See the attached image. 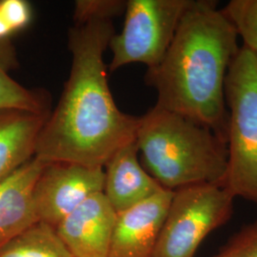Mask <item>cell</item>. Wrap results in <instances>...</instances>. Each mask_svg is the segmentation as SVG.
Instances as JSON below:
<instances>
[{
	"label": "cell",
	"mask_w": 257,
	"mask_h": 257,
	"mask_svg": "<svg viewBox=\"0 0 257 257\" xmlns=\"http://www.w3.org/2000/svg\"><path fill=\"white\" fill-rule=\"evenodd\" d=\"M0 12L13 33L27 27L32 19V10L24 0H2Z\"/></svg>",
	"instance_id": "17"
},
{
	"label": "cell",
	"mask_w": 257,
	"mask_h": 257,
	"mask_svg": "<svg viewBox=\"0 0 257 257\" xmlns=\"http://www.w3.org/2000/svg\"><path fill=\"white\" fill-rule=\"evenodd\" d=\"M228 170L223 188L257 205V56L239 48L225 79Z\"/></svg>",
	"instance_id": "4"
},
{
	"label": "cell",
	"mask_w": 257,
	"mask_h": 257,
	"mask_svg": "<svg viewBox=\"0 0 257 257\" xmlns=\"http://www.w3.org/2000/svg\"><path fill=\"white\" fill-rule=\"evenodd\" d=\"M104 168L71 162H47L35 187L39 222L55 228L84 201L103 193Z\"/></svg>",
	"instance_id": "7"
},
{
	"label": "cell",
	"mask_w": 257,
	"mask_h": 257,
	"mask_svg": "<svg viewBox=\"0 0 257 257\" xmlns=\"http://www.w3.org/2000/svg\"><path fill=\"white\" fill-rule=\"evenodd\" d=\"M237 37L215 1L193 0L162 61L145 75L157 93L156 106L209 127L226 144L225 79Z\"/></svg>",
	"instance_id": "2"
},
{
	"label": "cell",
	"mask_w": 257,
	"mask_h": 257,
	"mask_svg": "<svg viewBox=\"0 0 257 257\" xmlns=\"http://www.w3.org/2000/svg\"><path fill=\"white\" fill-rule=\"evenodd\" d=\"M126 3L116 0H80L75 2L74 22H82L90 19H111L122 10Z\"/></svg>",
	"instance_id": "16"
},
{
	"label": "cell",
	"mask_w": 257,
	"mask_h": 257,
	"mask_svg": "<svg viewBox=\"0 0 257 257\" xmlns=\"http://www.w3.org/2000/svg\"><path fill=\"white\" fill-rule=\"evenodd\" d=\"M237 35L257 56V0H230L221 9Z\"/></svg>",
	"instance_id": "15"
},
{
	"label": "cell",
	"mask_w": 257,
	"mask_h": 257,
	"mask_svg": "<svg viewBox=\"0 0 257 257\" xmlns=\"http://www.w3.org/2000/svg\"><path fill=\"white\" fill-rule=\"evenodd\" d=\"M46 163L34 156L0 181V248L39 222L35 187Z\"/></svg>",
	"instance_id": "10"
},
{
	"label": "cell",
	"mask_w": 257,
	"mask_h": 257,
	"mask_svg": "<svg viewBox=\"0 0 257 257\" xmlns=\"http://www.w3.org/2000/svg\"><path fill=\"white\" fill-rule=\"evenodd\" d=\"M211 257H257V238L240 239L232 236Z\"/></svg>",
	"instance_id": "18"
},
{
	"label": "cell",
	"mask_w": 257,
	"mask_h": 257,
	"mask_svg": "<svg viewBox=\"0 0 257 257\" xmlns=\"http://www.w3.org/2000/svg\"><path fill=\"white\" fill-rule=\"evenodd\" d=\"M50 112L0 110V181L35 156Z\"/></svg>",
	"instance_id": "12"
},
{
	"label": "cell",
	"mask_w": 257,
	"mask_h": 257,
	"mask_svg": "<svg viewBox=\"0 0 257 257\" xmlns=\"http://www.w3.org/2000/svg\"><path fill=\"white\" fill-rule=\"evenodd\" d=\"M174 191L163 189L145 201L116 212L109 257H154Z\"/></svg>",
	"instance_id": "8"
},
{
	"label": "cell",
	"mask_w": 257,
	"mask_h": 257,
	"mask_svg": "<svg viewBox=\"0 0 257 257\" xmlns=\"http://www.w3.org/2000/svg\"><path fill=\"white\" fill-rule=\"evenodd\" d=\"M233 202L230 193L217 185L174 191L154 257H194L204 239L230 220Z\"/></svg>",
	"instance_id": "5"
},
{
	"label": "cell",
	"mask_w": 257,
	"mask_h": 257,
	"mask_svg": "<svg viewBox=\"0 0 257 257\" xmlns=\"http://www.w3.org/2000/svg\"><path fill=\"white\" fill-rule=\"evenodd\" d=\"M104 174L103 193L115 212L143 202L164 189L141 165L137 139L110 156Z\"/></svg>",
	"instance_id": "11"
},
{
	"label": "cell",
	"mask_w": 257,
	"mask_h": 257,
	"mask_svg": "<svg viewBox=\"0 0 257 257\" xmlns=\"http://www.w3.org/2000/svg\"><path fill=\"white\" fill-rule=\"evenodd\" d=\"M113 35L109 19H87L71 28V72L39 134L37 158L104 168L117 150L137 139L140 117L118 109L108 84L104 53Z\"/></svg>",
	"instance_id": "1"
},
{
	"label": "cell",
	"mask_w": 257,
	"mask_h": 257,
	"mask_svg": "<svg viewBox=\"0 0 257 257\" xmlns=\"http://www.w3.org/2000/svg\"><path fill=\"white\" fill-rule=\"evenodd\" d=\"M13 34H14L13 31L11 30L8 23L6 22V20L4 19L1 12H0V41L6 39L7 37H10Z\"/></svg>",
	"instance_id": "20"
},
{
	"label": "cell",
	"mask_w": 257,
	"mask_h": 257,
	"mask_svg": "<svg viewBox=\"0 0 257 257\" xmlns=\"http://www.w3.org/2000/svg\"><path fill=\"white\" fill-rule=\"evenodd\" d=\"M233 236L240 239L257 238V219L242 228Z\"/></svg>",
	"instance_id": "19"
},
{
	"label": "cell",
	"mask_w": 257,
	"mask_h": 257,
	"mask_svg": "<svg viewBox=\"0 0 257 257\" xmlns=\"http://www.w3.org/2000/svg\"><path fill=\"white\" fill-rule=\"evenodd\" d=\"M193 0H130L119 35H113L109 70L114 72L131 63L148 69L159 64Z\"/></svg>",
	"instance_id": "6"
},
{
	"label": "cell",
	"mask_w": 257,
	"mask_h": 257,
	"mask_svg": "<svg viewBox=\"0 0 257 257\" xmlns=\"http://www.w3.org/2000/svg\"><path fill=\"white\" fill-rule=\"evenodd\" d=\"M0 257H74L54 227L37 222L0 248Z\"/></svg>",
	"instance_id": "13"
},
{
	"label": "cell",
	"mask_w": 257,
	"mask_h": 257,
	"mask_svg": "<svg viewBox=\"0 0 257 257\" xmlns=\"http://www.w3.org/2000/svg\"><path fill=\"white\" fill-rule=\"evenodd\" d=\"M116 212L104 193L88 198L56 227L74 257H109Z\"/></svg>",
	"instance_id": "9"
},
{
	"label": "cell",
	"mask_w": 257,
	"mask_h": 257,
	"mask_svg": "<svg viewBox=\"0 0 257 257\" xmlns=\"http://www.w3.org/2000/svg\"><path fill=\"white\" fill-rule=\"evenodd\" d=\"M25 110L46 113L49 96L42 92L29 90L10 76L0 61V110Z\"/></svg>",
	"instance_id": "14"
},
{
	"label": "cell",
	"mask_w": 257,
	"mask_h": 257,
	"mask_svg": "<svg viewBox=\"0 0 257 257\" xmlns=\"http://www.w3.org/2000/svg\"><path fill=\"white\" fill-rule=\"evenodd\" d=\"M137 144L141 165L166 190L223 186L228 148L207 126L155 105L140 116Z\"/></svg>",
	"instance_id": "3"
}]
</instances>
